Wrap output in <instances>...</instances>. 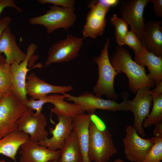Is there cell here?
Masks as SVG:
<instances>
[{"label":"cell","mask_w":162,"mask_h":162,"mask_svg":"<svg viewBox=\"0 0 162 162\" xmlns=\"http://www.w3.org/2000/svg\"><path fill=\"white\" fill-rule=\"evenodd\" d=\"M37 48L36 44L31 43L28 47L24 60L20 63L15 61L10 64L13 94L22 103L28 99L25 86L27 74L29 70L28 68V62Z\"/></svg>","instance_id":"4fadbf2b"},{"label":"cell","mask_w":162,"mask_h":162,"mask_svg":"<svg viewBox=\"0 0 162 162\" xmlns=\"http://www.w3.org/2000/svg\"><path fill=\"white\" fill-rule=\"evenodd\" d=\"M66 98L64 94L62 95L55 94L47 95L41 99H44L46 103H50L54 105V107L51 108V111L57 116L63 115L74 118L84 113L78 104L69 103L64 100Z\"/></svg>","instance_id":"44dd1931"},{"label":"cell","mask_w":162,"mask_h":162,"mask_svg":"<svg viewBox=\"0 0 162 162\" xmlns=\"http://www.w3.org/2000/svg\"><path fill=\"white\" fill-rule=\"evenodd\" d=\"M4 53L6 63L11 64L15 61L20 63L26 56L17 44L15 35L8 26L4 31L0 39V54Z\"/></svg>","instance_id":"d6986e66"},{"label":"cell","mask_w":162,"mask_h":162,"mask_svg":"<svg viewBox=\"0 0 162 162\" xmlns=\"http://www.w3.org/2000/svg\"><path fill=\"white\" fill-rule=\"evenodd\" d=\"M134 53V61L140 65L147 67L149 72L147 76L155 86L162 81V57L149 51L144 45L140 52Z\"/></svg>","instance_id":"e0dca14e"},{"label":"cell","mask_w":162,"mask_h":162,"mask_svg":"<svg viewBox=\"0 0 162 162\" xmlns=\"http://www.w3.org/2000/svg\"><path fill=\"white\" fill-rule=\"evenodd\" d=\"M123 44L131 48L134 52H140L144 45L136 34L131 30L128 31L126 34Z\"/></svg>","instance_id":"83f0119b"},{"label":"cell","mask_w":162,"mask_h":162,"mask_svg":"<svg viewBox=\"0 0 162 162\" xmlns=\"http://www.w3.org/2000/svg\"><path fill=\"white\" fill-rule=\"evenodd\" d=\"M29 138L28 134L17 130L7 135L0 139V154L15 162L16 154L20 146Z\"/></svg>","instance_id":"7402d4cb"},{"label":"cell","mask_w":162,"mask_h":162,"mask_svg":"<svg viewBox=\"0 0 162 162\" xmlns=\"http://www.w3.org/2000/svg\"><path fill=\"white\" fill-rule=\"evenodd\" d=\"M153 5V11L158 17H162V0H149Z\"/></svg>","instance_id":"1f68e13d"},{"label":"cell","mask_w":162,"mask_h":162,"mask_svg":"<svg viewBox=\"0 0 162 162\" xmlns=\"http://www.w3.org/2000/svg\"><path fill=\"white\" fill-rule=\"evenodd\" d=\"M118 0H99V1L100 3L106 5L110 7L111 6H112L115 5L118 3Z\"/></svg>","instance_id":"d590c367"},{"label":"cell","mask_w":162,"mask_h":162,"mask_svg":"<svg viewBox=\"0 0 162 162\" xmlns=\"http://www.w3.org/2000/svg\"><path fill=\"white\" fill-rule=\"evenodd\" d=\"M19 149L20 162H48L58 160L61 152L60 149L50 150L29 140L22 144Z\"/></svg>","instance_id":"2e32d148"},{"label":"cell","mask_w":162,"mask_h":162,"mask_svg":"<svg viewBox=\"0 0 162 162\" xmlns=\"http://www.w3.org/2000/svg\"><path fill=\"white\" fill-rule=\"evenodd\" d=\"M89 140L88 155L90 160L94 162H108L117 153L112 136L104 125L100 127L93 114L89 126Z\"/></svg>","instance_id":"7a4b0ae2"},{"label":"cell","mask_w":162,"mask_h":162,"mask_svg":"<svg viewBox=\"0 0 162 162\" xmlns=\"http://www.w3.org/2000/svg\"><path fill=\"white\" fill-rule=\"evenodd\" d=\"M88 7L90 10L86 18L82 38L90 37L95 39L103 34L106 25V15L110 7L99 0L91 1Z\"/></svg>","instance_id":"7c38bea8"},{"label":"cell","mask_w":162,"mask_h":162,"mask_svg":"<svg viewBox=\"0 0 162 162\" xmlns=\"http://www.w3.org/2000/svg\"><path fill=\"white\" fill-rule=\"evenodd\" d=\"M7 7L13 8L19 12L22 11V10L15 4L14 0H0V14L4 9Z\"/></svg>","instance_id":"4dcf8cb0"},{"label":"cell","mask_w":162,"mask_h":162,"mask_svg":"<svg viewBox=\"0 0 162 162\" xmlns=\"http://www.w3.org/2000/svg\"><path fill=\"white\" fill-rule=\"evenodd\" d=\"M113 162H125L120 158H118L115 160Z\"/></svg>","instance_id":"74e56055"},{"label":"cell","mask_w":162,"mask_h":162,"mask_svg":"<svg viewBox=\"0 0 162 162\" xmlns=\"http://www.w3.org/2000/svg\"><path fill=\"white\" fill-rule=\"evenodd\" d=\"M46 103V102L44 99L36 100L31 98L22 103L27 108L33 111L35 110L36 111L35 113L38 114L42 112L43 106Z\"/></svg>","instance_id":"f546056e"},{"label":"cell","mask_w":162,"mask_h":162,"mask_svg":"<svg viewBox=\"0 0 162 162\" xmlns=\"http://www.w3.org/2000/svg\"><path fill=\"white\" fill-rule=\"evenodd\" d=\"M150 88L145 87L139 89L134 99L128 101V111H131L134 115L133 126L138 134L142 137L146 136L143 122L149 114L152 101V96L150 93Z\"/></svg>","instance_id":"8fae6325"},{"label":"cell","mask_w":162,"mask_h":162,"mask_svg":"<svg viewBox=\"0 0 162 162\" xmlns=\"http://www.w3.org/2000/svg\"><path fill=\"white\" fill-rule=\"evenodd\" d=\"M152 101L151 112L143 122L142 127L145 128L162 122V95L152 97Z\"/></svg>","instance_id":"d4e9b609"},{"label":"cell","mask_w":162,"mask_h":162,"mask_svg":"<svg viewBox=\"0 0 162 162\" xmlns=\"http://www.w3.org/2000/svg\"><path fill=\"white\" fill-rule=\"evenodd\" d=\"M113 67L119 73H124L128 79V87L134 93L145 87H153V81L146 74L145 67L140 65L133 61L130 53L126 49L118 46L110 59Z\"/></svg>","instance_id":"6da1fadb"},{"label":"cell","mask_w":162,"mask_h":162,"mask_svg":"<svg viewBox=\"0 0 162 162\" xmlns=\"http://www.w3.org/2000/svg\"><path fill=\"white\" fill-rule=\"evenodd\" d=\"M47 125L46 118L42 112L34 113L27 108L18 121L17 130L28 134L29 141L37 142L48 138Z\"/></svg>","instance_id":"9c48e42d"},{"label":"cell","mask_w":162,"mask_h":162,"mask_svg":"<svg viewBox=\"0 0 162 162\" xmlns=\"http://www.w3.org/2000/svg\"><path fill=\"white\" fill-rule=\"evenodd\" d=\"M155 125V128L153 130L154 137H162V122L156 124Z\"/></svg>","instance_id":"e575fe53"},{"label":"cell","mask_w":162,"mask_h":162,"mask_svg":"<svg viewBox=\"0 0 162 162\" xmlns=\"http://www.w3.org/2000/svg\"><path fill=\"white\" fill-rule=\"evenodd\" d=\"M27 109L13 94L0 101V139L17 131V122Z\"/></svg>","instance_id":"277c9868"},{"label":"cell","mask_w":162,"mask_h":162,"mask_svg":"<svg viewBox=\"0 0 162 162\" xmlns=\"http://www.w3.org/2000/svg\"><path fill=\"white\" fill-rule=\"evenodd\" d=\"M48 162H59L58 160H53L49 161Z\"/></svg>","instance_id":"f35d334b"},{"label":"cell","mask_w":162,"mask_h":162,"mask_svg":"<svg viewBox=\"0 0 162 162\" xmlns=\"http://www.w3.org/2000/svg\"><path fill=\"white\" fill-rule=\"evenodd\" d=\"M5 57L0 54V63L5 62Z\"/></svg>","instance_id":"8d00e7d4"},{"label":"cell","mask_w":162,"mask_h":162,"mask_svg":"<svg viewBox=\"0 0 162 162\" xmlns=\"http://www.w3.org/2000/svg\"><path fill=\"white\" fill-rule=\"evenodd\" d=\"M12 21V18L6 16L0 19V39L4 30L8 26Z\"/></svg>","instance_id":"d6a6232c"},{"label":"cell","mask_w":162,"mask_h":162,"mask_svg":"<svg viewBox=\"0 0 162 162\" xmlns=\"http://www.w3.org/2000/svg\"><path fill=\"white\" fill-rule=\"evenodd\" d=\"M2 96H3L2 95L0 94V101L1 99H2Z\"/></svg>","instance_id":"60d3db41"},{"label":"cell","mask_w":162,"mask_h":162,"mask_svg":"<svg viewBox=\"0 0 162 162\" xmlns=\"http://www.w3.org/2000/svg\"><path fill=\"white\" fill-rule=\"evenodd\" d=\"M83 39L70 34L52 44L48 50L44 67L54 63L68 62L76 58L83 45Z\"/></svg>","instance_id":"8992f818"},{"label":"cell","mask_w":162,"mask_h":162,"mask_svg":"<svg viewBox=\"0 0 162 162\" xmlns=\"http://www.w3.org/2000/svg\"><path fill=\"white\" fill-rule=\"evenodd\" d=\"M59 162H83V158L77 135L73 130L65 140L61 150Z\"/></svg>","instance_id":"603a6c76"},{"label":"cell","mask_w":162,"mask_h":162,"mask_svg":"<svg viewBox=\"0 0 162 162\" xmlns=\"http://www.w3.org/2000/svg\"><path fill=\"white\" fill-rule=\"evenodd\" d=\"M162 21L150 20L144 25L142 42L150 52L162 57Z\"/></svg>","instance_id":"ac0fdd59"},{"label":"cell","mask_w":162,"mask_h":162,"mask_svg":"<svg viewBox=\"0 0 162 162\" xmlns=\"http://www.w3.org/2000/svg\"><path fill=\"white\" fill-rule=\"evenodd\" d=\"M58 122L54 129L51 128L50 133L52 137L38 142L40 145L55 151L63 148L65 140L70 136L73 130V118L63 115L57 116Z\"/></svg>","instance_id":"5bb4252c"},{"label":"cell","mask_w":162,"mask_h":162,"mask_svg":"<svg viewBox=\"0 0 162 162\" xmlns=\"http://www.w3.org/2000/svg\"><path fill=\"white\" fill-rule=\"evenodd\" d=\"M110 22L114 26L115 36L116 42L119 46L123 45L124 37L128 32V24L122 18H120L116 14H114L110 20Z\"/></svg>","instance_id":"484cf974"},{"label":"cell","mask_w":162,"mask_h":162,"mask_svg":"<svg viewBox=\"0 0 162 162\" xmlns=\"http://www.w3.org/2000/svg\"><path fill=\"white\" fill-rule=\"evenodd\" d=\"M37 1L42 4L49 3L74 10L75 9L74 7L75 2L74 0H38Z\"/></svg>","instance_id":"f1b7e54d"},{"label":"cell","mask_w":162,"mask_h":162,"mask_svg":"<svg viewBox=\"0 0 162 162\" xmlns=\"http://www.w3.org/2000/svg\"><path fill=\"white\" fill-rule=\"evenodd\" d=\"M94 113L79 115L73 121V130L77 136L82 154L83 162H92L88 155L89 140V126Z\"/></svg>","instance_id":"ffe728a7"},{"label":"cell","mask_w":162,"mask_h":162,"mask_svg":"<svg viewBox=\"0 0 162 162\" xmlns=\"http://www.w3.org/2000/svg\"><path fill=\"white\" fill-rule=\"evenodd\" d=\"M0 162H6L4 160H0Z\"/></svg>","instance_id":"ab89813d"},{"label":"cell","mask_w":162,"mask_h":162,"mask_svg":"<svg viewBox=\"0 0 162 162\" xmlns=\"http://www.w3.org/2000/svg\"><path fill=\"white\" fill-rule=\"evenodd\" d=\"M25 89L27 94L34 99H40L50 93L63 94L73 90L70 85L57 86L50 84L38 77L34 73L26 76Z\"/></svg>","instance_id":"9a60e30c"},{"label":"cell","mask_w":162,"mask_h":162,"mask_svg":"<svg viewBox=\"0 0 162 162\" xmlns=\"http://www.w3.org/2000/svg\"><path fill=\"white\" fill-rule=\"evenodd\" d=\"M149 0H127L122 2L120 12L129 25L130 30L142 42L143 29L146 23L143 16L145 7Z\"/></svg>","instance_id":"30bf717a"},{"label":"cell","mask_w":162,"mask_h":162,"mask_svg":"<svg viewBox=\"0 0 162 162\" xmlns=\"http://www.w3.org/2000/svg\"><path fill=\"white\" fill-rule=\"evenodd\" d=\"M13 94L10 64L0 63V94L2 96Z\"/></svg>","instance_id":"cb8c5ba5"},{"label":"cell","mask_w":162,"mask_h":162,"mask_svg":"<svg viewBox=\"0 0 162 162\" xmlns=\"http://www.w3.org/2000/svg\"><path fill=\"white\" fill-rule=\"evenodd\" d=\"M67 100L72 101L79 105L84 112L94 113L100 109L112 111H128V100L125 97L123 101L118 103L113 100H106L95 96L93 93L86 91L79 96H74L64 93Z\"/></svg>","instance_id":"52a82bcc"},{"label":"cell","mask_w":162,"mask_h":162,"mask_svg":"<svg viewBox=\"0 0 162 162\" xmlns=\"http://www.w3.org/2000/svg\"><path fill=\"white\" fill-rule=\"evenodd\" d=\"M49 8L44 14L30 18L29 23L44 26L48 34L61 28L67 31L74 24L76 20L74 10L55 5Z\"/></svg>","instance_id":"5b68a950"},{"label":"cell","mask_w":162,"mask_h":162,"mask_svg":"<svg viewBox=\"0 0 162 162\" xmlns=\"http://www.w3.org/2000/svg\"><path fill=\"white\" fill-rule=\"evenodd\" d=\"M110 39L107 38L98 57H94L93 60L98 66V78L93 88V93L101 98L104 95L110 100L116 99L118 96L114 89V83L116 76L119 73L114 69L110 62L108 49Z\"/></svg>","instance_id":"3957f363"},{"label":"cell","mask_w":162,"mask_h":162,"mask_svg":"<svg viewBox=\"0 0 162 162\" xmlns=\"http://www.w3.org/2000/svg\"><path fill=\"white\" fill-rule=\"evenodd\" d=\"M150 93L152 96L155 97L162 95V81L156 86L154 89L150 90Z\"/></svg>","instance_id":"836d02e7"},{"label":"cell","mask_w":162,"mask_h":162,"mask_svg":"<svg viewBox=\"0 0 162 162\" xmlns=\"http://www.w3.org/2000/svg\"><path fill=\"white\" fill-rule=\"evenodd\" d=\"M125 131L123 142L127 159L132 162H142L154 143L155 138L141 137L133 126H127Z\"/></svg>","instance_id":"ba28073f"},{"label":"cell","mask_w":162,"mask_h":162,"mask_svg":"<svg viewBox=\"0 0 162 162\" xmlns=\"http://www.w3.org/2000/svg\"><path fill=\"white\" fill-rule=\"evenodd\" d=\"M155 137L154 143L142 162H161L162 160V137Z\"/></svg>","instance_id":"4316f807"}]
</instances>
